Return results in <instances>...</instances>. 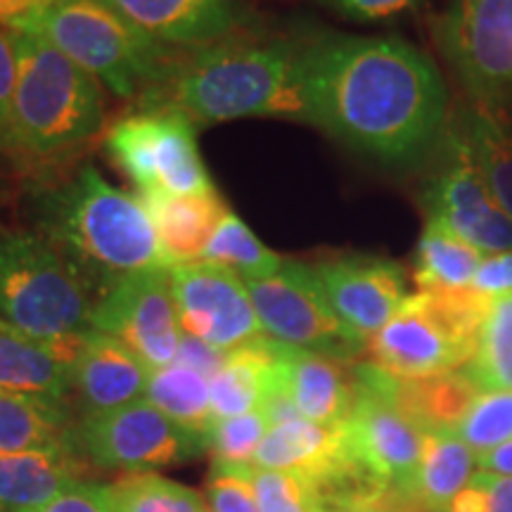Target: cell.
<instances>
[{
    "mask_svg": "<svg viewBox=\"0 0 512 512\" xmlns=\"http://www.w3.org/2000/svg\"><path fill=\"white\" fill-rule=\"evenodd\" d=\"M309 124L384 164H413L444 138L446 88L422 50L394 36L299 41Z\"/></svg>",
    "mask_w": 512,
    "mask_h": 512,
    "instance_id": "cell-1",
    "label": "cell"
},
{
    "mask_svg": "<svg viewBox=\"0 0 512 512\" xmlns=\"http://www.w3.org/2000/svg\"><path fill=\"white\" fill-rule=\"evenodd\" d=\"M344 512H377V510H344Z\"/></svg>",
    "mask_w": 512,
    "mask_h": 512,
    "instance_id": "cell-45",
    "label": "cell"
},
{
    "mask_svg": "<svg viewBox=\"0 0 512 512\" xmlns=\"http://www.w3.org/2000/svg\"><path fill=\"white\" fill-rule=\"evenodd\" d=\"M145 102V110L183 112L195 126L249 117L309 124L299 41L233 34L209 43L178 60Z\"/></svg>",
    "mask_w": 512,
    "mask_h": 512,
    "instance_id": "cell-2",
    "label": "cell"
},
{
    "mask_svg": "<svg viewBox=\"0 0 512 512\" xmlns=\"http://www.w3.org/2000/svg\"><path fill=\"white\" fill-rule=\"evenodd\" d=\"M0 510H3V505H0Z\"/></svg>",
    "mask_w": 512,
    "mask_h": 512,
    "instance_id": "cell-47",
    "label": "cell"
},
{
    "mask_svg": "<svg viewBox=\"0 0 512 512\" xmlns=\"http://www.w3.org/2000/svg\"><path fill=\"white\" fill-rule=\"evenodd\" d=\"M93 283L41 230H0V320L50 344L91 330Z\"/></svg>",
    "mask_w": 512,
    "mask_h": 512,
    "instance_id": "cell-6",
    "label": "cell"
},
{
    "mask_svg": "<svg viewBox=\"0 0 512 512\" xmlns=\"http://www.w3.org/2000/svg\"><path fill=\"white\" fill-rule=\"evenodd\" d=\"M252 489L261 512H328L316 484L297 472L249 467Z\"/></svg>",
    "mask_w": 512,
    "mask_h": 512,
    "instance_id": "cell-32",
    "label": "cell"
},
{
    "mask_svg": "<svg viewBox=\"0 0 512 512\" xmlns=\"http://www.w3.org/2000/svg\"><path fill=\"white\" fill-rule=\"evenodd\" d=\"M406 512H418V510H406Z\"/></svg>",
    "mask_w": 512,
    "mask_h": 512,
    "instance_id": "cell-46",
    "label": "cell"
},
{
    "mask_svg": "<svg viewBox=\"0 0 512 512\" xmlns=\"http://www.w3.org/2000/svg\"><path fill=\"white\" fill-rule=\"evenodd\" d=\"M91 328L119 339L152 370L171 366L181 344L171 268L131 273L102 290L95 299Z\"/></svg>",
    "mask_w": 512,
    "mask_h": 512,
    "instance_id": "cell-12",
    "label": "cell"
},
{
    "mask_svg": "<svg viewBox=\"0 0 512 512\" xmlns=\"http://www.w3.org/2000/svg\"><path fill=\"white\" fill-rule=\"evenodd\" d=\"M477 470L491 472V475L512 477V439L505 444L491 448V451L479 453L477 456Z\"/></svg>",
    "mask_w": 512,
    "mask_h": 512,
    "instance_id": "cell-43",
    "label": "cell"
},
{
    "mask_svg": "<svg viewBox=\"0 0 512 512\" xmlns=\"http://www.w3.org/2000/svg\"><path fill=\"white\" fill-rule=\"evenodd\" d=\"M494 299L477 290H418L368 339L370 363L415 380L465 368L475 358L479 330Z\"/></svg>",
    "mask_w": 512,
    "mask_h": 512,
    "instance_id": "cell-7",
    "label": "cell"
},
{
    "mask_svg": "<svg viewBox=\"0 0 512 512\" xmlns=\"http://www.w3.org/2000/svg\"><path fill=\"white\" fill-rule=\"evenodd\" d=\"M74 444L91 465L121 472H155L209 451L207 434L178 425L147 399L81 418Z\"/></svg>",
    "mask_w": 512,
    "mask_h": 512,
    "instance_id": "cell-10",
    "label": "cell"
},
{
    "mask_svg": "<svg viewBox=\"0 0 512 512\" xmlns=\"http://www.w3.org/2000/svg\"><path fill=\"white\" fill-rule=\"evenodd\" d=\"M43 10V0H0V24L12 31L22 29Z\"/></svg>",
    "mask_w": 512,
    "mask_h": 512,
    "instance_id": "cell-42",
    "label": "cell"
},
{
    "mask_svg": "<svg viewBox=\"0 0 512 512\" xmlns=\"http://www.w3.org/2000/svg\"><path fill=\"white\" fill-rule=\"evenodd\" d=\"M434 36L472 98H508L512 0H448L434 19Z\"/></svg>",
    "mask_w": 512,
    "mask_h": 512,
    "instance_id": "cell-11",
    "label": "cell"
},
{
    "mask_svg": "<svg viewBox=\"0 0 512 512\" xmlns=\"http://www.w3.org/2000/svg\"><path fill=\"white\" fill-rule=\"evenodd\" d=\"M446 162L422 192L427 214L482 254L510 252L512 216L491 192L458 128L446 136Z\"/></svg>",
    "mask_w": 512,
    "mask_h": 512,
    "instance_id": "cell-13",
    "label": "cell"
},
{
    "mask_svg": "<svg viewBox=\"0 0 512 512\" xmlns=\"http://www.w3.org/2000/svg\"><path fill=\"white\" fill-rule=\"evenodd\" d=\"M268 430H271V422L261 408L245 415H235V418L216 420L209 432V451L214 456V463H254L256 451H259Z\"/></svg>",
    "mask_w": 512,
    "mask_h": 512,
    "instance_id": "cell-34",
    "label": "cell"
},
{
    "mask_svg": "<svg viewBox=\"0 0 512 512\" xmlns=\"http://www.w3.org/2000/svg\"><path fill=\"white\" fill-rule=\"evenodd\" d=\"M81 337L64 344H50L0 320V392L38 394L67 401L72 394L69 368Z\"/></svg>",
    "mask_w": 512,
    "mask_h": 512,
    "instance_id": "cell-20",
    "label": "cell"
},
{
    "mask_svg": "<svg viewBox=\"0 0 512 512\" xmlns=\"http://www.w3.org/2000/svg\"><path fill=\"white\" fill-rule=\"evenodd\" d=\"M320 3L349 22L373 24L406 15L418 8L420 0H320Z\"/></svg>",
    "mask_w": 512,
    "mask_h": 512,
    "instance_id": "cell-39",
    "label": "cell"
},
{
    "mask_svg": "<svg viewBox=\"0 0 512 512\" xmlns=\"http://www.w3.org/2000/svg\"><path fill=\"white\" fill-rule=\"evenodd\" d=\"M472 290L489 299L512 294V249L484 256L482 266L472 280Z\"/></svg>",
    "mask_w": 512,
    "mask_h": 512,
    "instance_id": "cell-40",
    "label": "cell"
},
{
    "mask_svg": "<svg viewBox=\"0 0 512 512\" xmlns=\"http://www.w3.org/2000/svg\"><path fill=\"white\" fill-rule=\"evenodd\" d=\"M145 399L178 425L207 437L216 422L211 411V377L183 363L174 361L171 366L152 370Z\"/></svg>",
    "mask_w": 512,
    "mask_h": 512,
    "instance_id": "cell-28",
    "label": "cell"
},
{
    "mask_svg": "<svg viewBox=\"0 0 512 512\" xmlns=\"http://www.w3.org/2000/svg\"><path fill=\"white\" fill-rule=\"evenodd\" d=\"M15 512H117V508H114L110 486L81 482L64 491V494L55 496L53 501Z\"/></svg>",
    "mask_w": 512,
    "mask_h": 512,
    "instance_id": "cell-38",
    "label": "cell"
},
{
    "mask_svg": "<svg viewBox=\"0 0 512 512\" xmlns=\"http://www.w3.org/2000/svg\"><path fill=\"white\" fill-rule=\"evenodd\" d=\"M67 401L0 392V451H48L74 444Z\"/></svg>",
    "mask_w": 512,
    "mask_h": 512,
    "instance_id": "cell-25",
    "label": "cell"
},
{
    "mask_svg": "<svg viewBox=\"0 0 512 512\" xmlns=\"http://www.w3.org/2000/svg\"><path fill=\"white\" fill-rule=\"evenodd\" d=\"M249 465L211 463L207 479L209 512H261L256 503Z\"/></svg>",
    "mask_w": 512,
    "mask_h": 512,
    "instance_id": "cell-35",
    "label": "cell"
},
{
    "mask_svg": "<svg viewBox=\"0 0 512 512\" xmlns=\"http://www.w3.org/2000/svg\"><path fill=\"white\" fill-rule=\"evenodd\" d=\"M110 491L117 512H209L195 489L157 472H126Z\"/></svg>",
    "mask_w": 512,
    "mask_h": 512,
    "instance_id": "cell-31",
    "label": "cell"
},
{
    "mask_svg": "<svg viewBox=\"0 0 512 512\" xmlns=\"http://www.w3.org/2000/svg\"><path fill=\"white\" fill-rule=\"evenodd\" d=\"M508 98H472L458 133L498 204L512 216V110Z\"/></svg>",
    "mask_w": 512,
    "mask_h": 512,
    "instance_id": "cell-24",
    "label": "cell"
},
{
    "mask_svg": "<svg viewBox=\"0 0 512 512\" xmlns=\"http://www.w3.org/2000/svg\"><path fill=\"white\" fill-rule=\"evenodd\" d=\"M150 373L152 368L126 344L93 328L81 337L69 368L83 418L145 399Z\"/></svg>",
    "mask_w": 512,
    "mask_h": 512,
    "instance_id": "cell-17",
    "label": "cell"
},
{
    "mask_svg": "<svg viewBox=\"0 0 512 512\" xmlns=\"http://www.w3.org/2000/svg\"><path fill=\"white\" fill-rule=\"evenodd\" d=\"M17 34V86L10 152L50 162L98 138L105 128L102 83L31 31Z\"/></svg>",
    "mask_w": 512,
    "mask_h": 512,
    "instance_id": "cell-4",
    "label": "cell"
},
{
    "mask_svg": "<svg viewBox=\"0 0 512 512\" xmlns=\"http://www.w3.org/2000/svg\"><path fill=\"white\" fill-rule=\"evenodd\" d=\"M88 460L79 448L48 451H0V505L3 508H36L55 496L88 482Z\"/></svg>",
    "mask_w": 512,
    "mask_h": 512,
    "instance_id": "cell-22",
    "label": "cell"
},
{
    "mask_svg": "<svg viewBox=\"0 0 512 512\" xmlns=\"http://www.w3.org/2000/svg\"><path fill=\"white\" fill-rule=\"evenodd\" d=\"M171 292L181 335L226 354L264 335L247 283L230 268L204 261L174 266Z\"/></svg>",
    "mask_w": 512,
    "mask_h": 512,
    "instance_id": "cell-14",
    "label": "cell"
},
{
    "mask_svg": "<svg viewBox=\"0 0 512 512\" xmlns=\"http://www.w3.org/2000/svg\"><path fill=\"white\" fill-rule=\"evenodd\" d=\"M285 392L304 420L318 425L347 422L356 399L354 366L280 342Z\"/></svg>",
    "mask_w": 512,
    "mask_h": 512,
    "instance_id": "cell-19",
    "label": "cell"
},
{
    "mask_svg": "<svg viewBox=\"0 0 512 512\" xmlns=\"http://www.w3.org/2000/svg\"><path fill=\"white\" fill-rule=\"evenodd\" d=\"M112 162L131 178L138 195H197L214 190L197 147L195 124L183 112L155 107L128 114L105 140Z\"/></svg>",
    "mask_w": 512,
    "mask_h": 512,
    "instance_id": "cell-8",
    "label": "cell"
},
{
    "mask_svg": "<svg viewBox=\"0 0 512 512\" xmlns=\"http://www.w3.org/2000/svg\"><path fill=\"white\" fill-rule=\"evenodd\" d=\"M477 470V453L456 432L425 434L422 460L408 503L418 512H444Z\"/></svg>",
    "mask_w": 512,
    "mask_h": 512,
    "instance_id": "cell-26",
    "label": "cell"
},
{
    "mask_svg": "<svg viewBox=\"0 0 512 512\" xmlns=\"http://www.w3.org/2000/svg\"><path fill=\"white\" fill-rule=\"evenodd\" d=\"M264 335L294 349L351 363L368 342L332 309L313 264L285 259L273 275L245 280Z\"/></svg>",
    "mask_w": 512,
    "mask_h": 512,
    "instance_id": "cell-9",
    "label": "cell"
},
{
    "mask_svg": "<svg viewBox=\"0 0 512 512\" xmlns=\"http://www.w3.org/2000/svg\"><path fill=\"white\" fill-rule=\"evenodd\" d=\"M484 256L439 221L427 219L415 249L413 280L418 290H463L472 285Z\"/></svg>",
    "mask_w": 512,
    "mask_h": 512,
    "instance_id": "cell-27",
    "label": "cell"
},
{
    "mask_svg": "<svg viewBox=\"0 0 512 512\" xmlns=\"http://www.w3.org/2000/svg\"><path fill=\"white\" fill-rule=\"evenodd\" d=\"M38 226L102 290L131 273L169 268L143 200L107 183L93 164L41 197Z\"/></svg>",
    "mask_w": 512,
    "mask_h": 512,
    "instance_id": "cell-3",
    "label": "cell"
},
{
    "mask_svg": "<svg viewBox=\"0 0 512 512\" xmlns=\"http://www.w3.org/2000/svg\"><path fill=\"white\" fill-rule=\"evenodd\" d=\"M138 197L150 211L169 268L200 261L211 235L230 211L216 188L197 195L150 192Z\"/></svg>",
    "mask_w": 512,
    "mask_h": 512,
    "instance_id": "cell-21",
    "label": "cell"
},
{
    "mask_svg": "<svg viewBox=\"0 0 512 512\" xmlns=\"http://www.w3.org/2000/svg\"><path fill=\"white\" fill-rule=\"evenodd\" d=\"M444 512H512V477L477 470Z\"/></svg>",
    "mask_w": 512,
    "mask_h": 512,
    "instance_id": "cell-36",
    "label": "cell"
},
{
    "mask_svg": "<svg viewBox=\"0 0 512 512\" xmlns=\"http://www.w3.org/2000/svg\"><path fill=\"white\" fill-rule=\"evenodd\" d=\"M226 351H219L214 347H209L207 342L202 339L181 335V344H178V354H176V363H183L197 373L214 377L219 373L223 361H226Z\"/></svg>",
    "mask_w": 512,
    "mask_h": 512,
    "instance_id": "cell-41",
    "label": "cell"
},
{
    "mask_svg": "<svg viewBox=\"0 0 512 512\" xmlns=\"http://www.w3.org/2000/svg\"><path fill=\"white\" fill-rule=\"evenodd\" d=\"M313 271L337 316L366 342L377 335L411 297L406 271L384 256H332V259L313 264Z\"/></svg>",
    "mask_w": 512,
    "mask_h": 512,
    "instance_id": "cell-15",
    "label": "cell"
},
{
    "mask_svg": "<svg viewBox=\"0 0 512 512\" xmlns=\"http://www.w3.org/2000/svg\"><path fill=\"white\" fill-rule=\"evenodd\" d=\"M200 261L230 268L242 280H261L278 271L285 259L256 238L238 214L228 211L204 247Z\"/></svg>",
    "mask_w": 512,
    "mask_h": 512,
    "instance_id": "cell-29",
    "label": "cell"
},
{
    "mask_svg": "<svg viewBox=\"0 0 512 512\" xmlns=\"http://www.w3.org/2000/svg\"><path fill=\"white\" fill-rule=\"evenodd\" d=\"M280 342L261 335L228 351L219 373L211 377L214 420L235 418L261 408L278 380Z\"/></svg>",
    "mask_w": 512,
    "mask_h": 512,
    "instance_id": "cell-23",
    "label": "cell"
},
{
    "mask_svg": "<svg viewBox=\"0 0 512 512\" xmlns=\"http://www.w3.org/2000/svg\"><path fill=\"white\" fill-rule=\"evenodd\" d=\"M17 86V34L0 24V155L10 152L12 98Z\"/></svg>",
    "mask_w": 512,
    "mask_h": 512,
    "instance_id": "cell-37",
    "label": "cell"
},
{
    "mask_svg": "<svg viewBox=\"0 0 512 512\" xmlns=\"http://www.w3.org/2000/svg\"><path fill=\"white\" fill-rule=\"evenodd\" d=\"M5 192H8V188H5V178H3V171H0V204H3V200H5Z\"/></svg>",
    "mask_w": 512,
    "mask_h": 512,
    "instance_id": "cell-44",
    "label": "cell"
},
{
    "mask_svg": "<svg viewBox=\"0 0 512 512\" xmlns=\"http://www.w3.org/2000/svg\"><path fill=\"white\" fill-rule=\"evenodd\" d=\"M344 427L358 460L408 501V489L422 460L425 432L392 401L361 382H356L354 408Z\"/></svg>",
    "mask_w": 512,
    "mask_h": 512,
    "instance_id": "cell-16",
    "label": "cell"
},
{
    "mask_svg": "<svg viewBox=\"0 0 512 512\" xmlns=\"http://www.w3.org/2000/svg\"><path fill=\"white\" fill-rule=\"evenodd\" d=\"M17 31L43 36L121 100H145L178 62L174 48L152 41L100 0H55Z\"/></svg>",
    "mask_w": 512,
    "mask_h": 512,
    "instance_id": "cell-5",
    "label": "cell"
},
{
    "mask_svg": "<svg viewBox=\"0 0 512 512\" xmlns=\"http://www.w3.org/2000/svg\"><path fill=\"white\" fill-rule=\"evenodd\" d=\"M456 434L472 451L486 453L512 439V392H482L456 427Z\"/></svg>",
    "mask_w": 512,
    "mask_h": 512,
    "instance_id": "cell-33",
    "label": "cell"
},
{
    "mask_svg": "<svg viewBox=\"0 0 512 512\" xmlns=\"http://www.w3.org/2000/svg\"><path fill=\"white\" fill-rule=\"evenodd\" d=\"M463 370L482 392H512V294L491 302L479 330L475 358Z\"/></svg>",
    "mask_w": 512,
    "mask_h": 512,
    "instance_id": "cell-30",
    "label": "cell"
},
{
    "mask_svg": "<svg viewBox=\"0 0 512 512\" xmlns=\"http://www.w3.org/2000/svg\"><path fill=\"white\" fill-rule=\"evenodd\" d=\"M166 48L197 50L238 34V0H100Z\"/></svg>",
    "mask_w": 512,
    "mask_h": 512,
    "instance_id": "cell-18",
    "label": "cell"
}]
</instances>
